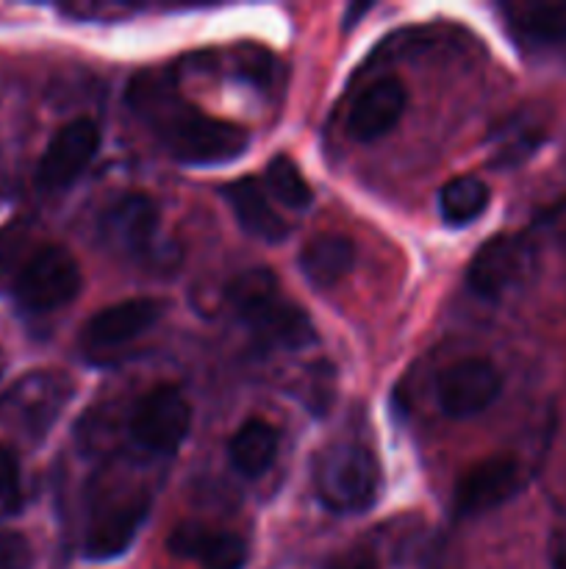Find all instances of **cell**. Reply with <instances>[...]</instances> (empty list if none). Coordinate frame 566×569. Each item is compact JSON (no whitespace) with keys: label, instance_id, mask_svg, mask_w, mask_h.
I'll return each mask as SVG.
<instances>
[{"label":"cell","instance_id":"cell-4","mask_svg":"<svg viewBox=\"0 0 566 569\" xmlns=\"http://www.w3.org/2000/svg\"><path fill=\"white\" fill-rule=\"evenodd\" d=\"M98 237L103 248L128 261L159 259L161 244V214L159 206L144 192H122L105 203L98 217Z\"/></svg>","mask_w":566,"mask_h":569},{"label":"cell","instance_id":"cell-23","mask_svg":"<svg viewBox=\"0 0 566 569\" xmlns=\"http://www.w3.org/2000/svg\"><path fill=\"white\" fill-rule=\"evenodd\" d=\"M31 542L20 531H0V569H31Z\"/></svg>","mask_w":566,"mask_h":569},{"label":"cell","instance_id":"cell-26","mask_svg":"<svg viewBox=\"0 0 566 569\" xmlns=\"http://www.w3.org/2000/svg\"><path fill=\"white\" fill-rule=\"evenodd\" d=\"M547 226L553 228V231L558 233V237L566 242V200H564V203L555 206L553 211H549V214H547Z\"/></svg>","mask_w":566,"mask_h":569},{"label":"cell","instance_id":"cell-25","mask_svg":"<svg viewBox=\"0 0 566 569\" xmlns=\"http://www.w3.org/2000/svg\"><path fill=\"white\" fill-rule=\"evenodd\" d=\"M325 569H381V565H377V556L370 548H350L344 553L333 556Z\"/></svg>","mask_w":566,"mask_h":569},{"label":"cell","instance_id":"cell-16","mask_svg":"<svg viewBox=\"0 0 566 569\" xmlns=\"http://www.w3.org/2000/svg\"><path fill=\"white\" fill-rule=\"evenodd\" d=\"M222 198L231 206L233 217L239 226L250 233V237L261 239V242H283L289 237V226L272 206L270 194L261 187L259 178L247 176L239 181L222 187Z\"/></svg>","mask_w":566,"mask_h":569},{"label":"cell","instance_id":"cell-15","mask_svg":"<svg viewBox=\"0 0 566 569\" xmlns=\"http://www.w3.org/2000/svg\"><path fill=\"white\" fill-rule=\"evenodd\" d=\"M166 548L178 559L198 561L200 569H244L247 565V542L242 537L194 522L178 526L166 539Z\"/></svg>","mask_w":566,"mask_h":569},{"label":"cell","instance_id":"cell-19","mask_svg":"<svg viewBox=\"0 0 566 569\" xmlns=\"http://www.w3.org/2000/svg\"><path fill=\"white\" fill-rule=\"evenodd\" d=\"M277 445H281V433L275 426L266 420H247L228 445V456H231L233 470H239L247 478L264 476L272 467L277 456Z\"/></svg>","mask_w":566,"mask_h":569},{"label":"cell","instance_id":"cell-20","mask_svg":"<svg viewBox=\"0 0 566 569\" xmlns=\"http://www.w3.org/2000/svg\"><path fill=\"white\" fill-rule=\"evenodd\" d=\"M488 198L492 192L486 181L475 176H458L444 183L438 192V211L447 226H469L488 209Z\"/></svg>","mask_w":566,"mask_h":569},{"label":"cell","instance_id":"cell-5","mask_svg":"<svg viewBox=\"0 0 566 569\" xmlns=\"http://www.w3.org/2000/svg\"><path fill=\"white\" fill-rule=\"evenodd\" d=\"M538 267V250L525 233H499L492 237L466 270V287L483 300H505L519 292Z\"/></svg>","mask_w":566,"mask_h":569},{"label":"cell","instance_id":"cell-18","mask_svg":"<svg viewBox=\"0 0 566 569\" xmlns=\"http://www.w3.org/2000/svg\"><path fill=\"white\" fill-rule=\"evenodd\" d=\"M355 264V244L344 233H316L300 250V270L316 289H331L350 276Z\"/></svg>","mask_w":566,"mask_h":569},{"label":"cell","instance_id":"cell-11","mask_svg":"<svg viewBox=\"0 0 566 569\" xmlns=\"http://www.w3.org/2000/svg\"><path fill=\"white\" fill-rule=\"evenodd\" d=\"M164 311L166 303L159 298H131L105 306L98 315L89 317L87 326L81 328V345L87 350L120 348L153 328Z\"/></svg>","mask_w":566,"mask_h":569},{"label":"cell","instance_id":"cell-8","mask_svg":"<svg viewBox=\"0 0 566 569\" xmlns=\"http://www.w3.org/2000/svg\"><path fill=\"white\" fill-rule=\"evenodd\" d=\"M72 398V383L64 372L39 370L22 376L6 395V411L28 437L42 439L53 428Z\"/></svg>","mask_w":566,"mask_h":569},{"label":"cell","instance_id":"cell-2","mask_svg":"<svg viewBox=\"0 0 566 569\" xmlns=\"http://www.w3.org/2000/svg\"><path fill=\"white\" fill-rule=\"evenodd\" d=\"M225 300L236 320L264 348L300 350L316 342L311 317L294 300L281 295L277 278L264 267L242 272L225 287Z\"/></svg>","mask_w":566,"mask_h":569},{"label":"cell","instance_id":"cell-14","mask_svg":"<svg viewBox=\"0 0 566 569\" xmlns=\"http://www.w3.org/2000/svg\"><path fill=\"white\" fill-rule=\"evenodd\" d=\"M405 103H408V94L397 78H381L370 83L350 106L347 133L355 142H375L397 126Z\"/></svg>","mask_w":566,"mask_h":569},{"label":"cell","instance_id":"cell-6","mask_svg":"<svg viewBox=\"0 0 566 569\" xmlns=\"http://www.w3.org/2000/svg\"><path fill=\"white\" fill-rule=\"evenodd\" d=\"M11 292H14L20 309L48 315L78 298L81 267H78L75 256L61 244H42L26 261Z\"/></svg>","mask_w":566,"mask_h":569},{"label":"cell","instance_id":"cell-12","mask_svg":"<svg viewBox=\"0 0 566 569\" xmlns=\"http://www.w3.org/2000/svg\"><path fill=\"white\" fill-rule=\"evenodd\" d=\"M148 515L150 503L144 495H139V498L114 500V503L94 511L92 520H89L87 526V537H83V553H87V559H120V556L133 545L137 533L142 531Z\"/></svg>","mask_w":566,"mask_h":569},{"label":"cell","instance_id":"cell-3","mask_svg":"<svg viewBox=\"0 0 566 569\" xmlns=\"http://www.w3.org/2000/svg\"><path fill=\"white\" fill-rule=\"evenodd\" d=\"M314 489L333 515H361L381 495V470L372 450L361 442H336L314 465Z\"/></svg>","mask_w":566,"mask_h":569},{"label":"cell","instance_id":"cell-13","mask_svg":"<svg viewBox=\"0 0 566 569\" xmlns=\"http://www.w3.org/2000/svg\"><path fill=\"white\" fill-rule=\"evenodd\" d=\"M519 489V465L511 456H492L464 472L455 487V511L461 517L497 509Z\"/></svg>","mask_w":566,"mask_h":569},{"label":"cell","instance_id":"cell-17","mask_svg":"<svg viewBox=\"0 0 566 569\" xmlns=\"http://www.w3.org/2000/svg\"><path fill=\"white\" fill-rule=\"evenodd\" d=\"M505 22L519 44L533 50L566 48V0H538V3H508Z\"/></svg>","mask_w":566,"mask_h":569},{"label":"cell","instance_id":"cell-24","mask_svg":"<svg viewBox=\"0 0 566 569\" xmlns=\"http://www.w3.org/2000/svg\"><path fill=\"white\" fill-rule=\"evenodd\" d=\"M20 461L9 448H0V506L14 509L20 503Z\"/></svg>","mask_w":566,"mask_h":569},{"label":"cell","instance_id":"cell-21","mask_svg":"<svg viewBox=\"0 0 566 569\" xmlns=\"http://www.w3.org/2000/svg\"><path fill=\"white\" fill-rule=\"evenodd\" d=\"M261 181L266 183V194H272L277 203L289 206V209L303 211L314 203V192H311L309 181H305L303 172L297 170V164L289 156H275L266 164Z\"/></svg>","mask_w":566,"mask_h":569},{"label":"cell","instance_id":"cell-7","mask_svg":"<svg viewBox=\"0 0 566 569\" xmlns=\"http://www.w3.org/2000/svg\"><path fill=\"white\" fill-rule=\"evenodd\" d=\"M192 428V409L175 387H155L133 406L131 437L139 448L159 456H172Z\"/></svg>","mask_w":566,"mask_h":569},{"label":"cell","instance_id":"cell-9","mask_svg":"<svg viewBox=\"0 0 566 569\" xmlns=\"http://www.w3.org/2000/svg\"><path fill=\"white\" fill-rule=\"evenodd\" d=\"M503 392V372L488 359H461L442 370L436 381L438 409L453 420L486 411Z\"/></svg>","mask_w":566,"mask_h":569},{"label":"cell","instance_id":"cell-22","mask_svg":"<svg viewBox=\"0 0 566 569\" xmlns=\"http://www.w3.org/2000/svg\"><path fill=\"white\" fill-rule=\"evenodd\" d=\"M28 244H31L28 222L14 220L0 228V292L14 287L17 276L26 267V261L31 259L33 250H28Z\"/></svg>","mask_w":566,"mask_h":569},{"label":"cell","instance_id":"cell-1","mask_svg":"<svg viewBox=\"0 0 566 569\" xmlns=\"http://www.w3.org/2000/svg\"><path fill=\"white\" fill-rule=\"evenodd\" d=\"M133 103L148 114L166 153L183 164H228L247 150V131L242 126L203 114L175 94L159 92L153 81H148V87H137Z\"/></svg>","mask_w":566,"mask_h":569},{"label":"cell","instance_id":"cell-10","mask_svg":"<svg viewBox=\"0 0 566 569\" xmlns=\"http://www.w3.org/2000/svg\"><path fill=\"white\" fill-rule=\"evenodd\" d=\"M100 150V128L87 117L67 122L55 131L37 167V183L48 192L67 189L87 170Z\"/></svg>","mask_w":566,"mask_h":569}]
</instances>
